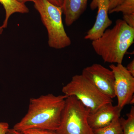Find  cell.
<instances>
[{
	"label": "cell",
	"mask_w": 134,
	"mask_h": 134,
	"mask_svg": "<svg viewBox=\"0 0 134 134\" xmlns=\"http://www.w3.org/2000/svg\"><path fill=\"white\" fill-rule=\"evenodd\" d=\"M90 111L75 96L67 97L56 132L59 134H93L88 122Z\"/></svg>",
	"instance_id": "cell-4"
},
{
	"label": "cell",
	"mask_w": 134,
	"mask_h": 134,
	"mask_svg": "<svg viewBox=\"0 0 134 134\" xmlns=\"http://www.w3.org/2000/svg\"><path fill=\"white\" fill-rule=\"evenodd\" d=\"M110 1V8L109 10L113 9L121 2L122 0H109Z\"/></svg>",
	"instance_id": "cell-19"
},
{
	"label": "cell",
	"mask_w": 134,
	"mask_h": 134,
	"mask_svg": "<svg viewBox=\"0 0 134 134\" xmlns=\"http://www.w3.org/2000/svg\"><path fill=\"white\" fill-rule=\"evenodd\" d=\"M129 26L134 28V14L123 15V19Z\"/></svg>",
	"instance_id": "cell-16"
},
{
	"label": "cell",
	"mask_w": 134,
	"mask_h": 134,
	"mask_svg": "<svg viewBox=\"0 0 134 134\" xmlns=\"http://www.w3.org/2000/svg\"><path fill=\"white\" fill-rule=\"evenodd\" d=\"M115 78L114 92L117 98V106L121 110L130 104L134 97V77L122 64H112L109 66Z\"/></svg>",
	"instance_id": "cell-6"
},
{
	"label": "cell",
	"mask_w": 134,
	"mask_h": 134,
	"mask_svg": "<svg viewBox=\"0 0 134 134\" xmlns=\"http://www.w3.org/2000/svg\"><path fill=\"white\" fill-rule=\"evenodd\" d=\"M34 3L47 30L49 47L60 49L70 46L71 40L65 31L63 23L61 7L55 6L47 0H36Z\"/></svg>",
	"instance_id": "cell-3"
},
{
	"label": "cell",
	"mask_w": 134,
	"mask_h": 134,
	"mask_svg": "<svg viewBox=\"0 0 134 134\" xmlns=\"http://www.w3.org/2000/svg\"><path fill=\"white\" fill-rule=\"evenodd\" d=\"M121 110L112 103L106 104L95 111H90L88 117L89 126L92 130L107 126L115 118L120 117Z\"/></svg>",
	"instance_id": "cell-8"
},
{
	"label": "cell",
	"mask_w": 134,
	"mask_h": 134,
	"mask_svg": "<svg viewBox=\"0 0 134 134\" xmlns=\"http://www.w3.org/2000/svg\"><path fill=\"white\" fill-rule=\"evenodd\" d=\"M23 132L25 134H59L54 130L38 129H28Z\"/></svg>",
	"instance_id": "cell-15"
},
{
	"label": "cell",
	"mask_w": 134,
	"mask_h": 134,
	"mask_svg": "<svg viewBox=\"0 0 134 134\" xmlns=\"http://www.w3.org/2000/svg\"><path fill=\"white\" fill-rule=\"evenodd\" d=\"M120 117H117L107 126L93 130V134H123Z\"/></svg>",
	"instance_id": "cell-12"
},
{
	"label": "cell",
	"mask_w": 134,
	"mask_h": 134,
	"mask_svg": "<svg viewBox=\"0 0 134 134\" xmlns=\"http://www.w3.org/2000/svg\"><path fill=\"white\" fill-rule=\"evenodd\" d=\"M126 69L127 71L134 77V60H132V61L129 63L127 66Z\"/></svg>",
	"instance_id": "cell-18"
},
{
	"label": "cell",
	"mask_w": 134,
	"mask_h": 134,
	"mask_svg": "<svg viewBox=\"0 0 134 134\" xmlns=\"http://www.w3.org/2000/svg\"><path fill=\"white\" fill-rule=\"evenodd\" d=\"M9 129V125L7 122H0V134H7Z\"/></svg>",
	"instance_id": "cell-17"
},
{
	"label": "cell",
	"mask_w": 134,
	"mask_h": 134,
	"mask_svg": "<svg viewBox=\"0 0 134 134\" xmlns=\"http://www.w3.org/2000/svg\"><path fill=\"white\" fill-rule=\"evenodd\" d=\"M97 15L95 23L87 32L84 38L86 40H96L100 37L109 26L112 24V21L109 18L110 1L99 0Z\"/></svg>",
	"instance_id": "cell-9"
},
{
	"label": "cell",
	"mask_w": 134,
	"mask_h": 134,
	"mask_svg": "<svg viewBox=\"0 0 134 134\" xmlns=\"http://www.w3.org/2000/svg\"><path fill=\"white\" fill-rule=\"evenodd\" d=\"M120 12L123 15L134 14V0H122L115 7L109 10V14Z\"/></svg>",
	"instance_id": "cell-14"
},
{
	"label": "cell",
	"mask_w": 134,
	"mask_h": 134,
	"mask_svg": "<svg viewBox=\"0 0 134 134\" xmlns=\"http://www.w3.org/2000/svg\"><path fill=\"white\" fill-rule=\"evenodd\" d=\"M63 93L66 97L74 96L90 112H94L102 105L113 103V99L108 97L82 75L72 77L71 81L63 87Z\"/></svg>",
	"instance_id": "cell-5"
},
{
	"label": "cell",
	"mask_w": 134,
	"mask_h": 134,
	"mask_svg": "<svg viewBox=\"0 0 134 134\" xmlns=\"http://www.w3.org/2000/svg\"><path fill=\"white\" fill-rule=\"evenodd\" d=\"M82 74L103 94L111 99L115 97V78L111 70L96 63L85 68Z\"/></svg>",
	"instance_id": "cell-7"
},
{
	"label": "cell",
	"mask_w": 134,
	"mask_h": 134,
	"mask_svg": "<svg viewBox=\"0 0 134 134\" xmlns=\"http://www.w3.org/2000/svg\"><path fill=\"white\" fill-rule=\"evenodd\" d=\"M7 134H25L23 132L17 131L13 128L9 129L8 130Z\"/></svg>",
	"instance_id": "cell-22"
},
{
	"label": "cell",
	"mask_w": 134,
	"mask_h": 134,
	"mask_svg": "<svg viewBox=\"0 0 134 134\" xmlns=\"http://www.w3.org/2000/svg\"><path fill=\"white\" fill-rule=\"evenodd\" d=\"M99 0H92L90 4L91 9L92 10H94L97 8Z\"/></svg>",
	"instance_id": "cell-21"
},
{
	"label": "cell",
	"mask_w": 134,
	"mask_h": 134,
	"mask_svg": "<svg viewBox=\"0 0 134 134\" xmlns=\"http://www.w3.org/2000/svg\"><path fill=\"white\" fill-rule=\"evenodd\" d=\"M0 3L3 6L5 10V18L2 25L3 29L7 27L10 17L15 13L25 14L29 13V10L25 4L17 0H0Z\"/></svg>",
	"instance_id": "cell-11"
},
{
	"label": "cell",
	"mask_w": 134,
	"mask_h": 134,
	"mask_svg": "<svg viewBox=\"0 0 134 134\" xmlns=\"http://www.w3.org/2000/svg\"><path fill=\"white\" fill-rule=\"evenodd\" d=\"M3 29L2 26H0V35L2 34L3 31Z\"/></svg>",
	"instance_id": "cell-24"
},
{
	"label": "cell",
	"mask_w": 134,
	"mask_h": 134,
	"mask_svg": "<svg viewBox=\"0 0 134 134\" xmlns=\"http://www.w3.org/2000/svg\"><path fill=\"white\" fill-rule=\"evenodd\" d=\"M47 1L55 6L60 7H62L63 0H47Z\"/></svg>",
	"instance_id": "cell-20"
},
{
	"label": "cell",
	"mask_w": 134,
	"mask_h": 134,
	"mask_svg": "<svg viewBox=\"0 0 134 134\" xmlns=\"http://www.w3.org/2000/svg\"><path fill=\"white\" fill-rule=\"evenodd\" d=\"M126 115V119L120 118L123 134H134V106L132 107L129 112Z\"/></svg>",
	"instance_id": "cell-13"
},
{
	"label": "cell",
	"mask_w": 134,
	"mask_h": 134,
	"mask_svg": "<svg viewBox=\"0 0 134 134\" xmlns=\"http://www.w3.org/2000/svg\"><path fill=\"white\" fill-rule=\"evenodd\" d=\"M88 0H63V13L65 23L69 26L76 21L86 9Z\"/></svg>",
	"instance_id": "cell-10"
},
{
	"label": "cell",
	"mask_w": 134,
	"mask_h": 134,
	"mask_svg": "<svg viewBox=\"0 0 134 134\" xmlns=\"http://www.w3.org/2000/svg\"><path fill=\"white\" fill-rule=\"evenodd\" d=\"M17 1L22 3H25V2L29 1L32 2H34L36 0H17Z\"/></svg>",
	"instance_id": "cell-23"
},
{
	"label": "cell",
	"mask_w": 134,
	"mask_h": 134,
	"mask_svg": "<svg viewBox=\"0 0 134 134\" xmlns=\"http://www.w3.org/2000/svg\"><path fill=\"white\" fill-rule=\"evenodd\" d=\"M134 41V28L119 19L113 28L106 29L100 37L92 41V45L105 62L122 64Z\"/></svg>",
	"instance_id": "cell-2"
},
{
	"label": "cell",
	"mask_w": 134,
	"mask_h": 134,
	"mask_svg": "<svg viewBox=\"0 0 134 134\" xmlns=\"http://www.w3.org/2000/svg\"><path fill=\"white\" fill-rule=\"evenodd\" d=\"M67 97L52 93L31 98L28 111L13 128L23 131L32 129L56 131L59 127Z\"/></svg>",
	"instance_id": "cell-1"
}]
</instances>
